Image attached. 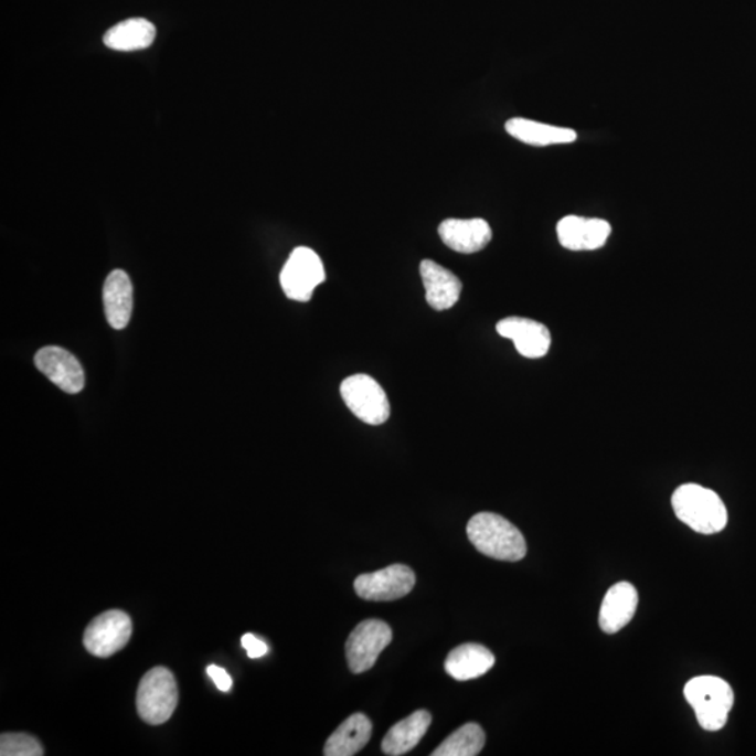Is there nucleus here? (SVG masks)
I'll list each match as a JSON object with an SVG mask.
<instances>
[{"label": "nucleus", "instance_id": "5", "mask_svg": "<svg viewBox=\"0 0 756 756\" xmlns=\"http://www.w3.org/2000/svg\"><path fill=\"white\" fill-rule=\"evenodd\" d=\"M341 395L352 414L364 424L379 426L388 420L391 406L382 385L366 374L343 380Z\"/></svg>", "mask_w": 756, "mask_h": 756}, {"label": "nucleus", "instance_id": "19", "mask_svg": "<svg viewBox=\"0 0 756 756\" xmlns=\"http://www.w3.org/2000/svg\"><path fill=\"white\" fill-rule=\"evenodd\" d=\"M505 132L520 142L530 146L567 145L576 142L577 134L571 128L555 127V125L531 121L525 118H512L504 125Z\"/></svg>", "mask_w": 756, "mask_h": 756}, {"label": "nucleus", "instance_id": "24", "mask_svg": "<svg viewBox=\"0 0 756 756\" xmlns=\"http://www.w3.org/2000/svg\"><path fill=\"white\" fill-rule=\"evenodd\" d=\"M242 645L243 648L247 650L249 659H260V657L268 653V645L265 643V641L255 638L252 633L243 636Z\"/></svg>", "mask_w": 756, "mask_h": 756}, {"label": "nucleus", "instance_id": "12", "mask_svg": "<svg viewBox=\"0 0 756 756\" xmlns=\"http://www.w3.org/2000/svg\"><path fill=\"white\" fill-rule=\"evenodd\" d=\"M500 337L512 339L515 349L526 359L544 358L551 348V332L539 321L524 317H508L497 326Z\"/></svg>", "mask_w": 756, "mask_h": 756}, {"label": "nucleus", "instance_id": "22", "mask_svg": "<svg viewBox=\"0 0 756 756\" xmlns=\"http://www.w3.org/2000/svg\"><path fill=\"white\" fill-rule=\"evenodd\" d=\"M485 733L481 726L477 723H467L462 727L456 730L450 737H447L436 750H433V756H476L485 747Z\"/></svg>", "mask_w": 756, "mask_h": 756}, {"label": "nucleus", "instance_id": "6", "mask_svg": "<svg viewBox=\"0 0 756 756\" xmlns=\"http://www.w3.org/2000/svg\"><path fill=\"white\" fill-rule=\"evenodd\" d=\"M393 640V630L384 620L366 619L349 635L347 659L353 674L372 670L379 656Z\"/></svg>", "mask_w": 756, "mask_h": 756}, {"label": "nucleus", "instance_id": "25", "mask_svg": "<svg viewBox=\"0 0 756 756\" xmlns=\"http://www.w3.org/2000/svg\"><path fill=\"white\" fill-rule=\"evenodd\" d=\"M207 675H210L215 682L219 691L231 692L233 688L232 677L227 674V671L219 666H210L206 669Z\"/></svg>", "mask_w": 756, "mask_h": 756}, {"label": "nucleus", "instance_id": "4", "mask_svg": "<svg viewBox=\"0 0 756 756\" xmlns=\"http://www.w3.org/2000/svg\"><path fill=\"white\" fill-rule=\"evenodd\" d=\"M179 705V686L173 672L166 667L146 672L137 693L138 714L150 726L170 721Z\"/></svg>", "mask_w": 756, "mask_h": 756}, {"label": "nucleus", "instance_id": "21", "mask_svg": "<svg viewBox=\"0 0 756 756\" xmlns=\"http://www.w3.org/2000/svg\"><path fill=\"white\" fill-rule=\"evenodd\" d=\"M156 39V28L146 19H129L114 25L104 35V44L116 51L148 49Z\"/></svg>", "mask_w": 756, "mask_h": 756}, {"label": "nucleus", "instance_id": "11", "mask_svg": "<svg viewBox=\"0 0 756 756\" xmlns=\"http://www.w3.org/2000/svg\"><path fill=\"white\" fill-rule=\"evenodd\" d=\"M611 232V224L603 219L576 215L563 217L556 226L557 239L563 248L571 252H594L601 248L607 244Z\"/></svg>", "mask_w": 756, "mask_h": 756}, {"label": "nucleus", "instance_id": "13", "mask_svg": "<svg viewBox=\"0 0 756 756\" xmlns=\"http://www.w3.org/2000/svg\"><path fill=\"white\" fill-rule=\"evenodd\" d=\"M441 242L452 252H481L492 239V228L483 219H447L439 226Z\"/></svg>", "mask_w": 756, "mask_h": 756}, {"label": "nucleus", "instance_id": "14", "mask_svg": "<svg viewBox=\"0 0 756 756\" xmlns=\"http://www.w3.org/2000/svg\"><path fill=\"white\" fill-rule=\"evenodd\" d=\"M639 594L633 584L620 582L609 588L599 609V628L614 635L627 627L638 609Z\"/></svg>", "mask_w": 756, "mask_h": 756}, {"label": "nucleus", "instance_id": "10", "mask_svg": "<svg viewBox=\"0 0 756 756\" xmlns=\"http://www.w3.org/2000/svg\"><path fill=\"white\" fill-rule=\"evenodd\" d=\"M34 363L50 382L67 394L81 393L85 387V372L81 362L65 349L45 347L36 352Z\"/></svg>", "mask_w": 756, "mask_h": 756}, {"label": "nucleus", "instance_id": "20", "mask_svg": "<svg viewBox=\"0 0 756 756\" xmlns=\"http://www.w3.org/2000/svg\"><path fill=\"white\" fill-rule=\"evenodd\" d=\"M432 724V714L427 711H416L404 721L396 723L388 730L383 739L382 748L385 755L400 756L408 754L425 737Z\"/></svg>", "mask_w": 756, "mask_h": 756}, {"label": "nucleus", "instance_id": "15", "mask_svg": "<svg viewBox=\"0 0 756 756\" xmlns=\"http://www.w3.org/2000/svg\"><path fill=\"white\" fill-rule=\"evenodd\" d=\"M419 269L426 289V301L432 309L445 311L457 305L462 284L451 270L432 259L422 260Z\"/></svg>", "mask_w": 756, "mask_h": 756}, {"label": "nucleus", "instance_id": "17", "mask_svg": "<svg viewBox=\"0 0 756 756\" xmlns=\"http://www.w3.org/2000/svg\"><path fill=\"white\" fill-rule=\"evenodd\" d=\"M494 666L492 651L478 643H466L452 649L447 656L445 669L457 681L476 680Z\"/></svg>", "mask_w": 756, "mask_h": 756}, {"label": "nucleus", "instance_id": "1", "mask_svg": "<svg viewBox=\"0 0 756 756\" xmlns=\"http://www.w3.org/2000/svg\"><path fill=\"white\" fill-rule=\"evenodd\" d=\"M671 503L678 520L699 534L712 535L726 529V504L712 489L698 483L681 485L672 494Z\"/></svg>", "mask_w": 756, "mask_h": 756}, {"label": "nucleus", "instance_id": "9", "mask_svg": "<svg viewBox=\"0 0 756 756\" xmlns=\"http://www.w3.org/2000/svg\"><path fill=\"white\" fill-rule=\"evenodd\" d=\"M416 576L411 567L391 565L385 569L366 573L354 581L353 587L358 596L366 601H394L414 590Z\"/></svg>", "mask_w": 756, "mask_h": 756}, {"label": "nucleus", "instance_id": "7", "mask_svg": "<svg viewBox=\"0 0 756 756\" xmlns=\"http://www.w3.org/2000/svg\"><path fill=\"white\" fill-rule=\"evenodd\" d=\"M326 280L322 260L311 248L299 247L290 254L280 273V285L291 300L309 301L317 286Z\"/></svg>", "mask_w": 756, "mask_h": 756}, {"label": "nucleus", "instance_id": "18", "mask_svg": "<svg viewBox=\"0 0 756 756\" xmlns=\"http://www.w3.org/2000/svg\"><path fill=\"white\" fill-rule=\"evenodd\" d=\"M373 724L362 713L348 717L327 739L326 756H353L366 747L372 737Z\"/></svg>", "mask_w": 756, "mask_h": 756}, {"label": "nucleus", "instance_id": "8", "mask_svg": "<svg viewBox=\"0 0 756 756\" xmlns=\"http://www.w3.org/2000/svg\"><path fill=\"white\" fill-rule=\"evenodd\" d=\"M132 636V620L121 609H111L94 618L83 635L88 653L108 659L123 650Z\"/></svg>", "mask_w": 756, "mask_h": 756}, {"label": "nucleus", "instance_id": "23", "mask_svg": "<svg viewBox=\"0 0 756 756\" xmlns=\"http://www.w3.org/2000/svg\"><path fill=\"white\" fill-rule=\"evenodd\" d=\"M0 755L2 756H43V745L25 733H3L0 737Z\"/></svg>", "mask_w": 756, "mask_h": 756}, {"label": "nucleus", "instance_id": "3", "mask_svg": "<svg viewBox=\"0 0 756 756\" xmlns=\"http://www.w3.org/2000/svg\"><path fill=\"white\" fill-rule=\"evenodd\" d=\"M684 695L702 728L718 732L726 726L734 705V692L727 681L713 675L692 678L685 685Z\"/></svg>", "mask_w": 756, "mask_h": 756}, {"label": "nucleus", "instance_id": "2", "mask_svg": "<svg viewBox=\"0 0 756 756\" xmlns=\"http://www.w3.org/2000/svg\"><path fill=\"white\" fill-rule=\"evenodd\" d=\"M467 535L478 552L497 561L519 562L526 555L524 535L502 515L478 513L467 525Z\"/></svg>", "mask_w": 756, "mask_h": 756}, {"label": "nucleus", "instance_id": "16", "mask_svg": "<svg viewBox=\"0 0 756 756\" xmlns=\"http://www.w3.org/2000/svg\"><path fill=\"white\" fill-rule=\"evenodd\" d=\"M103 301L109 326L114 330H124L129 324L134 307V289L127 273L117 269L107 276Z\"/></svg>", "mask_w": 756, "mask_h": 756}]
</instances>
